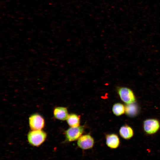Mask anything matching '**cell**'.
<instances>
[{"label": "cell", "instance_id": "obj_5", "mask_svg": "<svg viewBox=\"0 0 160 160\" xmlns=\"http://www.w3.org/2000/svg\"><path fill=\"white\" fill-rule=\"evenodd\" d=\"M29 124L32 130H41L44 126V120L41 115L35 113L29 117Z\"/></svg>", "mask_w": 160, "mask_h": 160}, {"label": "cell", "instance_id": "obj_11", "mask_svg": "<svg viewBox=\"0 0 160 160\" xmlns=\"http://www.w3.org/2000/svg\"><path fill=\"white\" fill-rule=\"evenodd\" d=\"M66 120L67 123L71 127H76L79 126L80 117L76 114L72 113L69 115Z\"/></svg>", "mask_w": 160, "mask_h": 160}, {"label": "cell", "instance_id": "obj_8", "mask_svg": "<svg viewBox=\"0 0 160 160\" xmlns=\"http://www.w3.org/2000/svg\"><path fill=\"white\" fill-rule=\"evenodd\" d=\"M53 114L55 118L62 121L67 120L69 115L67 108L62 107H55L53 111Z\"/></svg>", "mask_w": 160, "mask_h": 160}, {"label": "cell", "instance_id": "obj_3", "mask_svg": "<svg viewBox=\"0 0 160 160\" xmlns=\"http://www.w3.org/2000/svg\"><path fill=\"white\" fill-rule=\"evenodd\" d=\"M143 129L148 135H153L158 132L160 128V122L156 119L150 118L145 120L143 122Z\"/></svg>", "mask_w": 160, "mask_h": 160}, {"label": "cell", "instance_id": "obj_7", "mask_svg": "<svg viewBox=\"0 0 160 160\" xmlns=\"http://www.w3.org/2000/svg\"><path fill=\"white\" fill-rule=\"evenodd\" d=\"M105 138L106 144L109 148L113 149L119 147L120 141L117 135L115 134H108L106 135Z\"/></svg>", "mask_w": 160, "mask_h": 160}, {"label": "cell", "instance_id": "obj_9", "mask_svg": "<svg viewBox=\"0 0 160 160\" xmlns=\"http://www.w3.org/2000/svg\"><path fill=\"white\" fill-rule=\"evenodd\" d=\"M119 134L122 138L127 140L130 139L133 137L134 131L131 127L125 125L120 127Z\"/></svg>", "mask_w": 160, "mask_h": 160}, {"label": "cell", "instance_id": "obj_12", "mask_svg": "<svg viewBox=\"0 0 160 160\" xmlns=\"http://www.w3.org/2000/svg\"><path fill=\"white\" fill-rule=\"evenodd\" d=\"M112 111L116 116H121L125 113V106L120 103H116L113 106Z\"/></svg>", "mask_w": 160, "mask_h": 160}, {"label": "cell", "instance_id": "obj_6", "mask_svg": "<svg viewBox=\"0 0 160 160\" xmlns=\"http://www.w3.org/2000/svg\"><path fill=\"white\" fill-rule=\"evenodd\" d=\"M94 144L93 138L89 135H81L78 140L77 145L83 150H87L92 148Z\"/></svg>", "mask_w": 160, "mask_h": 160}, {"label": "cell", "instance_id": "obj_10", "mask_svg": "<svg viewBox=\"0 0 160 160\" xmlns=\"http://www.w3.org/2000/svg\"><path fill=\"white\" fill-rule=\"evenodd\" d=\"M139 108L135 103L126 104L125 113L128 116L133 117L136 116L139 112Z\"/></svg>", "mask_w": 160, "mask_h": 160}, {"label": "cell", "instance_id": "obj_4", "mask_svg": "<svg viewBox=\"0 0 160 160\" xmlns=\"http://www.w3.org/2000/svg\"><path fill=\"white\" fill-rule=\"evenodd\" d=\"M84 131V127L83 126L71 127L65 132L66 140L71 142L78 140L82 135Z\"/></svg>", "mask_w": 160, "mask_h": 160}, {"label": "cell", "instance_id": "obj_2", "mask_svg": "<svg viewBox=\"0 0 160 160\" xmlns=\"http://www.w3.org/2000/svg\"><path fill=\"white\" fill-rule=\"evenodd\" d=\"M117 91L121 100L126 104L135 103V96L131 89L126 87H119L117 88Z\"/></svg>", "mask_w": 160, "mask_h": 160}, {"label": "cell", "instance_id": "obj_1", "mask_svg": "<svg viewBox=\"0 0 160 160\" xmlns=\"http://www.w3.org/2000/svg\"><path fill=\"white\" fill-rule=\"evenodd\" d=\"M47 137L46 133L41 130H32L28 132L27 139L31 145L38 147L44 142Z\"/></svg>", "mask_w": 160, "mask_h": 160}]
</instances>
